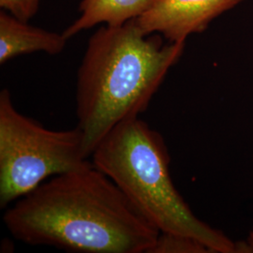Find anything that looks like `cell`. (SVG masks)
I'll return each instance as SVG.
<instances>
[{
    "label": "cell",
    "mask_w": 253,
    "mask_h": 253,
    "mask_svg": "<svg viewBox=\"0 0 253 253\" xmlns=\"http://www.w3.org/2000/svg\"><path fill=\"white\" fill-rule=\"evenodd\" d=\"M3 221L26 244L70 253H149L160 234L92 162L15 201Z\"/></svg>",
    "instance_id": "1"
},
{
    "label": "cell",
    "mask_w": 253,
    "mask_h": 253,
    "mask_svg": "<svg viewBox=\"0 0 253 253\" xmlns=\"http://www.w3.org/2000/svg\"><path fill=\"white\" fill-rule=\"evenodd\" d=\"M145 34L135 19L103 26L90 37L77 73V126L90 158L115 126L144 113L185 42L163 43Z\"/></svg>",
    "instance_id": "2"
},
{
    "label": "cell",
    "mask_w": 253,
    "mask_h": 253,
    "mask_svg": "<svg viewBox=\"0 0 253 253\" xmlns=\"http://www.w3.org/2000/svg\"><path fill=\"white\" fill-rule=\"evenodd\" d=\"M91 158L160 233L191 236L212 253H243L242 242L233 241L194 215L173 185L163 136L140 117L115 126Z\"/></svg>",
    "instance_id": "3"
},
{
    "label": "cell",
    "mask_w": 253,
    "mask_h": 253,
    "mask_svg": "<svg viewBox=\"0 0 253 253\" xmlns=\"http://www.w3.org/2000/svg\"><path fill=\"white\" fill-rule=\"evenodd\" d=\"M90 163L84 134L50 129L15 107L8 89L0 91V207L24 197L49 177Z\"/></svg>",
    "instance_id": "4"
},
{
    "label": "cell",
    "mask_w": 253,
    "mask_h": 253,
    "mask_svg": "<svg viewBox=\"0 0 253 253\" xmlns=\"http://www.w3.org/2000/svg\"><path fill=\"white\" fill-rule=\"evenodd\" d=\"M243 0H157L135 19L146 34L160 33L169 42H185L187 38L204 31L208 25Z\"/></svg>",
    "instance_id": "5"
},
{
    "label": "cell",
    "mask_w": 253,
    "mask_h": 253,
    "mask_svg": "<svg viewBox=\"0 0 253 253\" xmlns=\"http://www.w3.org/2000/svg\"><path fill=\"white\" fill-rule=\"evenodd\" d=\"M68 39L55 33L32 27L8 11L0 12V64L23 54L44 52L56 55L63 52Z\"/></svg>",
    "instance_id": "6"
},
{
    "label": "cell",
    "mask_w": 253,
    "mask_h": 253,
    "mask_svg": "<svg viewBox=\"0 0 253 253\" xmlns=\"http://www.w3.org/2000/svg\"><path fill=\"white\" fill-rule=\"evenodd\" d=\"M157 0H82L81 15L63 32L68 40L100 24L121 26L142 16Z\"/></svg>",
    "instance_id": "7"
},
{
    "label": "cell",
    "mask_w": 253,
    "mask_h": 253,
    "mask_svg": "<svg viewBox=\"0 0 253 253\" xmlns=\"http://www.w3.org/2000/svg\"><path fill=\"white\" fill-rule=\"evenodd\" d=\"M212 253L208 246L188 235L160 233L149 253Z\"/></svg>",
    "instance_id": "8"
},
{
    "label": "cell",
    "mask_w": 253,
    "mask_h": 253,
    "mask_svg": "<svg viewBox=\"0 0 253 253\" xmlns=\"http://www.w3.org/2000/svg\"><path fill=\"white\" fill-rule=\"evenodd\" d=\"M42 0H0V7L15 17L26 21L34 17Z\"/></svg>",
    "instance_id": "9"
},
{
    "label": "cell",
    "mask_w": 253,
    "mask_h": 253,
    "mask_svg": "<svg viewBox=\"0 0 253 253\" xmlns=\"http://www.w3.org/2000/svg\"><path fill=\"white\" fill-rule=\"evenodd\" d=\"M246 243L249 247V251L250 253H253V228L252 229V231L250 232V234L248 235V238L246 240Z\"/></svg>",
    "instance_id": "10"
}]
</instances>
